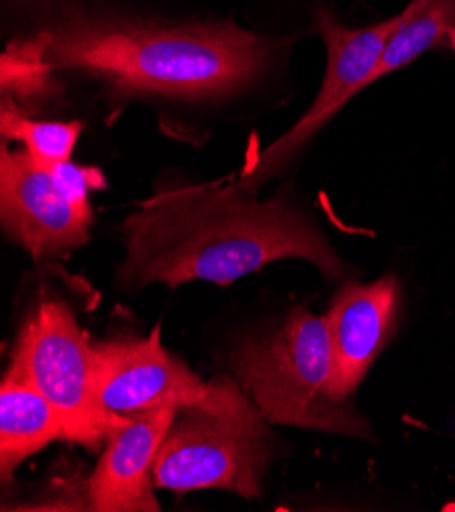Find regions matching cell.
Segmentation results:
<instances>
[{
  "label": "cell",
  "instance_id": "1",
  "mask_svg": "<svg viewBox=\"0 0 455 512\" xmlns=\"http://www.w3.org/2000/svg\"><path fill=\"white\" fill-rule=\"evenodd\" d=\"M123 235L127 258L119 280L129 288L192 280L225 286L288 258L311 262L333 282L347 270L292 200H260L239 182L166 186L127 217Z\"/></svg>",
  "mask_w": 455,
  "mask_h": 512
},
{
  "label": "cell",
  "instance_id": "2",
  "mask_svg": "<svg viewBox=\"0 0 455 512\" xmlns=\"http://www.w3.org/2000/svg\"><path fill=\"white\" fill-rule=\"evenodd\" d=\"M52 70H80L121 94L229 96L268 66L274 41L227 23L74 19L41 33Z\"/></svg>",
  "mask_w": 455,
  "mask_h": 512
},
{
  "label": "cell",
  "instance_id": "3",
  "mask_svg": "<svg viewBox=\"0 0 455 512\" xmlns=\"http://www.w3.org/2000/svg\"><path fill=\"white\" fill-rule=\"evenodd\" d=\"M241 386L272 425L370 437V425L331 396L333 351L325 317L290 311L276 333L245 341L233 355Z\"/></svg>",
  "mask_w": 455,
  "mask_h": 512
},
{
  "label": "cell",
  "instance_id": "4",
  "mask_svg": "<svg viewBox=\"0 0 455 512\" xmlns=\"http://www.w3.org/2000/svg\"><path fill=\"white\" fill-rule=\"evenodd\" d=\"M7 376L29 382L54 404L64 423V441L98 447L125 421L98 402L94 345L62 300H43L31 311Z\"/></svg>",
  "mask_w": 455,
  "mask_h": 512
},
{
  "label": "cell",
  "instance_id": "5",
  "mask_svg": "<svg viewBox=\"0 0 455 512\" xmlns=\"http://www.w3.org/2000/svg\"><path fill=\"white\" fill-rule=\"evenodd\" d=\"M268 464L270 437L258 406L237 413L188 406L180 408L160 445L154 484L174 492L221 488L256 498Z\"/></svg>",
  "mask_w": 455,
  "mask_h": 512
},
{
  "label": "cell",
  "instance_id": "6",
  "mask_svg": "<svg viewBox=\"0 0 455 512\" xmlns=\"http://www.w3.org/2000/svg\"><path fill=\"white\" fill-rule=\"evenodd\" d=\"M94 388L105 411L131 417L162 406H205L237 413L254 408L231 378L202 382L162 347V329L147 339H117L94 345Z\"/></svg>",
  "mask_w": 455,
  "mask_h": 512
},
{
  "label": "cell",
  "instance_id": "7",
  "mask_svg": "<svg viewBox=\"0 0 455 512\" xmlns=\"http://www.w3.org/2000/svg\"><path fill=\"white\" fill-rule=\"evenodd\" d=\"M411 11L413 0H409V5L394 17L370 27L351 29L337 19L333 9L323 5L319 7L317 33L327 47V68L321 88L309 111L284 135L262 149L241 172L239 184L243 188L258 192L296 156L302 145L311 141L315 133L347 105V100L366 88V82L382 56L384 45L394 31L407 21Z\"/></svg>",
  "mask_w": 455,
  "mask_h": 512
},
{
  "label": "cell",
  "instance_id": "8",
  "mask_svg": "<svg viewBox=\"0 0 455 512\" xmlns=\"http://www.w3.org/2000/svg\"><path fill=\"white\" fill-rule=\"evenodd\" d=\"M0 219L11 239L35 260L60 255L88 241L92 207L74 202L54 172L29 151H0Z\"/></svg>",
  "mask_w": 455,
  "mask_h": 512
},
{
  "label": "cell",
  "instance_id": "9",
  "mask_svg": "<svg viewBox=\"0 0 455 512\" xmlns=\"http://www.w3.org/2000/svg\"><path fill=\"white\" fill-rule=\"evenodd\" d=\"M402 309V290L396 276H382L370 284L347 282L325 315L333 351L331 396L347 402L376 357L392 341Z\"/></svg>",
  "mask_w": 455,
  "mask_h": 512
},
{
  "label": "cell",
  "instance_id": "10",
  "mask_svg": "<svg viewBox=\"0 0 455 512\" xmlns=\"http://www.w3.org/2000/svg\"><path fill=\"white\" fill-rule=\"evenodd\" d=\"M178 411L176 406H162L131 415L111 431L90 480L94 510H160L154 496V464Z\"/></svg>",
  "mask_w": 455,
  "mask_h": 512
},
{
  "label": "cell",
  "instance_id": "11",
  "mask_svg": "<svg viewBox=\"0 0 455 512\" xmlns=\"http://www.w3.org/2000/svg\"><path fill=\"white\" fill-rule=\"evenodd\" d=\"M56 439H64V423L29 382L5 376L0 388V472L9 480L25 459Z\"/></svg>",
  "mask_w": 455,
  "mask_h": 512
},
{
  "label": "cell",
  "instance_id": "12",
  "mask_svg": "<svg viewBox=\"0 0 455 512\" xmlns=\"http://www.w3.org/2000/svg\"><path fill=\"white\" fill-rule=\"evenodd\" d=\"M455 29V0H413V11L384 45L366 88L388 74L411 66L425 51L447 43Z\"/></svg>",
  "mask_w": 455,
  "mask_h": 512
},
{
  "label": "cell",
  "instance_id": "13",
  "mask_svg": "<svg viewBox=\"0 0 455 512\" xmlns=\"http://www.w3.org/2000/svg\"><path fill=\"white\" fill-rule=\"evenodd\" d=\"M0 131L5 139H15L25 151L52 168L70 162L74 147L82 135L80 121H35L29 119L11 100L3 102L0 111Z\"/></svg>",
  "mask_w": 455,
  "mask_h": 512
},
{
  "label": "cell",
  "instance_id": "14",
  "mask_svg": "<svg viewBox=\"0 0 455 512\" xmlns=\"http://www.w3.org/2000/svg\"><path fill=\"white\" fill-rule=\"evenodd\" d=\"M52 72L45 58L43 35L25 45H11L3 54V90H11L15 96L29 98L47 92Z\"/></svg>",
  "mask_w": 455,
  "mask_h": 512
},
{
  "label": "cell",
  "instance_id": "15",
  "mask_svg": "<svg viewBox=\"0 0 455 512\" xmlns=\"http://www.w3.org/2000/svg\"><path fill=\"white\" fill-rule=\"evenodd\" d=\"M49 170L54 172L56 180L62 184L66 194L74 202L82 204V207H90L88 194L92 190H105L107 188L105 174L94 166H80V164L64 162V164L52 166Z\"/></svg>",
  "mask_w": 455,
  "mask_h": 512
},
{
  "label": "cell",
  "instance_id": "16",
  "mask_svg": "<svg viewBox=\"0 0 455 512\" xmlns=\"http://www.w3.org/2000/svg\"><path fill=\"white\" fill-rule=\"evenodd\" d=\"M447 45L453 49V54H455V29H451V31L447 33Z\"/></svg>",
  "mask_w": 455,
  "mask_h": 512
}]
</instances>
